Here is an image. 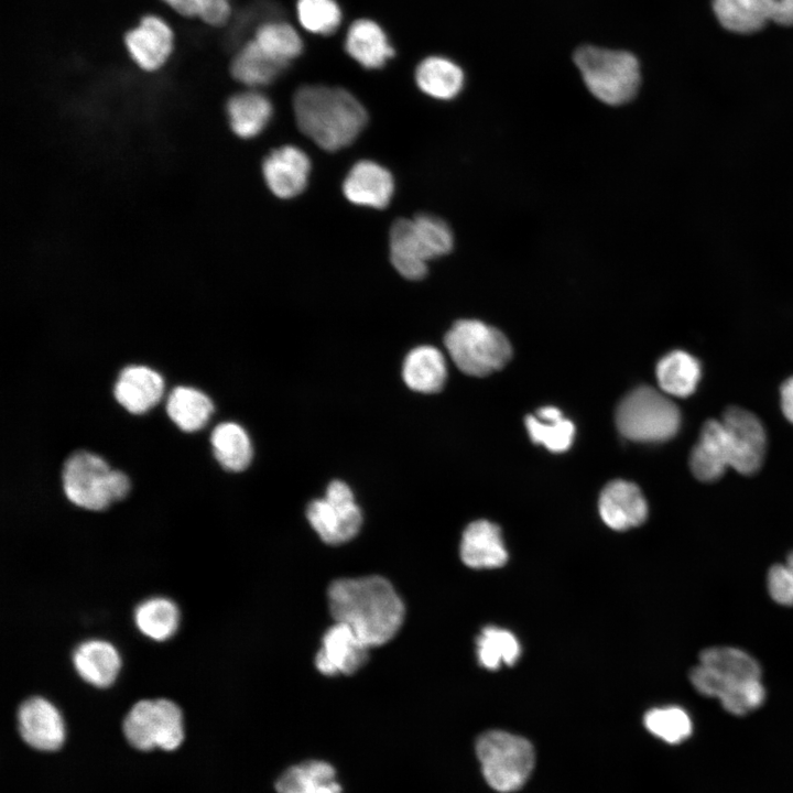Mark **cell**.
I'll return each mask as SVG.
<instances>
[{"label":"cell","instance_id":"41","mask_svg":"<svg viewBox=\"0 0 793 793\" xmlns=\"http://www.w3.org/2000/svg\"><path fill=\"white\" fill-rule=\"evenodd\" d=\"M768 589L775 602L793 605V579L785 564H775L769 569Z\"/></svg>","mask_w":793,"mask_h":793},{"label":"cell","instance_id":"36","mask_svg":"<svg viewBox=\"0 0 793 793\" xmlns=\"http://www.w3.org/2000/svg\"><path fill=\"white\" fill-rule=\"evenodd\" d=\"M520 653L519 641L506 629L488 626L477 638L478 661L488 670H497L501 664L513 665Z\"/></svg>","mask_w":793,"mask_h":793},{"label":"cell","instance_id":"35","mask_svg":"<svg viewBox=\"0 0 793 793\" xmlns=\"http://www.w3.org/2000/svg\"><path fill=\"white\" fill-rule=\"evenodd\" d=\"M253 41L270 57L286 65L301 54L303 47L297 31L281 19L260 25L254 31Z\"/></svg>","mask_w":793,"mask_h":793},{"label":"cell","instance_id":"15","mask_svg":"<svg viewBox=\"0 0 793 793\" xmlns=\"http://www.w3.org/2000/svg\"><path fill=\"white\" fill-rule=\"evenodd\" d=\"M343 192L355 205L380 209L389 205L394 192V181L385 167L362 160L348 172Z\"/></svg>","mask_w":793,"mask_h":793},{"label":"cell","instance_id":"11","mask_svg":"<svg viewBox=\"0 0 793 793\" xmlns=\"http://www.w3.org/2000/svg\"><path fill=\"white\" fill-rule=\"evenodd\" d=\"M369 649L348 626L335 622L324 634L316 667L325 675H350L367 662Z\"/></svg>","mask_w":793,"mask_h":793},{"label":"cell","instance_id":"42","mask_svg":"<svg viewBox=\"0 0 793 793\" xmlns=\"http://www.w3.org/2000/svg\"><path fill=\"white\" fill-rule=\"evenodd\" d=\"M199 18L211 25L224 24L230 14L229 0H198Z\"/></svg>","mask_w":793,"mask_h":793},{"label":"cell","instance_id":"32","mask_svg":"<svg viewBox=\"0 0 793 793\" xmlns=\"http://www.w3.org/2000/svg\"><path fill=\"white\" fill-rule=\"evenodd\" d=\"M214 411L210 399L199 390L176 387L166 402L169 417L184 432L200 430Z\"/></svg>","mask_w":793,"mask_h":793},{"label":"cell","instance_id":"2","mask_svg":"<svg viewBox=\"0 0 793 793\" xmlns=\"http://www.w3.org/2000/svg\"><path fill=\"white\" fill-rule=\"evenodd\" d=\"M293 109L300 130L326 151L352 143L368 121L362 104L339 87L302 86L294 94Z\"/></svg>","mask_w":793,"mask_h":793},{"label":"cell","instance_id":"30","mask_svg":"<svg viewBox=\"0 0 793 793\" xmlns=\"http://www.w3.org/2000/svg\"><path fill=\"white\" fill-rule=\"evenodd\" d=\"M214 456L228 471L245 470L252 459V445L242 426L233 422L218 424L211 432Z\"/></svg>","mask_w":793,"mask_h":793},{"label":"cell","instance_id":"1","mask_svg":"<svg viewBox=\"0 0 793 793\" xmlns=\"http://www.w3.org/2000/svg\"><path fill=\"white\" fill-rule=\"evenodd\" d=\"M335 622L348 626L369 648L391 640L404 618V605L380 576L341 578L328 588Z\"/></svg>","mask_w":793,"mask_h":793},{"label":"cell","instance_id":"28","mask_svg":"<svg viewBox=\"0 0 793 793\" xmlns=\"http://www.w3.org/2000/svg\"><path fill=\"white\" fill-rule=\"evenodd\" d=\"M656 380L666 395H691L700 379V365L696 358L682 350L671 351L656 365Z\"/></svg>","mask_w":793,"mask_h":793},{"label":"cell","instance_id":"37","mask_svg":"<svg viewBox=\"0 0 793 793\" xmlns=\"http://www.w3.org/2000/svg\"><path fill=\"white\" fill-rule=\"evenodd\" d=\"M415 239L427 261L447 254L454 246L449 226L430 214H419L413 219Z\"/></svg>","mask_w":793,"mask_h":793},{"label":"cell","instance_id":"31","mask_svg":"<svg viewBox=\"0 0 793 793\" xmlns=\"http://www.w3.org/2000/svg\"><path fill=\"white\" fill-rule=\"evenodd\" d=\"M524 423L531 439L553 453L565 452L573 443L575 426L555 406L539 409L536 415H528Z\"/></svg>","mask_w":793,"mask_h":793},{"label":"cell","instance_id":"24","mask_svg":"<svg viewBox=\"0 0 793 793\" xmlns=\"http://www.w3.org/2000/svg\"><path fill=\"white\" fill-rule=\"evenodd\" d=\"M226 109L231 130L242 139H250L261 133L273 113L270 99L257 90L233 95L228 100Z\"/></svg>","mask_w":793,"mask_h":793},{"label":"cell","instance_id":"26","mask_svg":"<svg viewBox=\"0 0 793 793\" xmlns=\"http://www.w3.org/2000/svg\"><path fill=\"white\" fill-rule=\"evenodd\" d=\"M415 82L427 96L449 100L463 89L465 76L453 61L443 56H428L417 65Z\"/></svg>","mask_w":793,"mask_h":793},{"label":"cell","instance_id":"39","mask_svg":"<svg viewBox=\"0 0 793 793\" xmlns=\"http://www.w3.org/2000/svg\"><path fill=\"white\" fill-rule=\"evenodd\" d=\"M301 25L313 34L329 35L340 25L341 11L335 0H297Z\"/></svg>","mask_w":793,"mask_h":793},{"label":"cell","instance_id":"27","mask_svg":"<svg viewBox=\"0 0 793 793\" xmlns=\"http://www.w3.org/2000/svg\"><path fill=\"white\" fill-rule=\"evenodd\" d=\"M390 259L405 279L416 281L427 273L425 259L413 230L412 219H398L390 229Z\"/></svg>","mask_w":793,"mask_h":793},{"label":"cell","instance_id":"8","mask_svg":"<svg viewBox=\"0 0 793 793\" xmlns=\"http://www.w3.org/2000/svg\"><path fill=\"white\" fill-rule=\"evenodd\" d=\"M123 732L139 750H174L184 739L182 711L170 699L139 700L124 718Z\"/></svg>","mask_w":793,"mask_h":793},{"label":"cell","instance_id":"6","mask_svg":"<svg viewBox=\"0 0 793 793\" xmlns=\"http://www.w3.org/2000/svg\"><path fill=\"white\" fill-rule=\"evenodd\" d=\"M677 406L665 393L651 387H639L628 393L616 411V425L627 438L637 442H663L680 427Z\"/></svg>","mask_w":793,"mask_h":793},{"label":"cell","instance_id":"14","mask_svg":"<svg viewBox=\"0 0 793 793\" xmlns=\"http://www.w3.org/2000/svg\"><path fill=\"white\" fill-rule=\"evenodd\" d=\"M599 513L612 530L624 531L642 524L648 515V504L640 488L626 480H613L601 491Z\"/></svg>","mask_w":793,"mask_h":793},{"label":"cell","instance_id":"5","mask_svg":"<svg viewBox=\"0 0 793 793\" xmlns=\"http://www.w3.org/2000/svg\"><path fill=\"white\" fill-rule=\"evenodd\" d=\"M444 344L456 367L476 377L501 369L512 355L510 343L500 330L475 319L456 322L446 333Z\"/></svg>","mask_w":793,"mask_h":793},{"label":"cell","instance_id":"21","mask_svg":"<svg viewBox=\"0 0 793 793\" xmlns=\"http://www.w3.org/2000/svg\"><path fill=\"white\" fill-rule=\"evenodd\" d=\"M718 23L736 34H752L773 22L775 0H711Z\"/></svg>","mask_w":793,"mask_h":793},{"label":"cell","instance_id":"22","mask_svg":"<svg viewBox=\"0 0 793 793\" xmlns=\"http://www.w3.org/2000/svg\"><path fill=\"white\" fill-rule=\"evenodd\" d=\"M73 665L85 682L104 688L115 682L120 671L121 659L109 642L88 640L74 651Z\"/></svg>","mask_w":793,"mask_h":793},{"label":"cell","instance_id":"17","mask_svg":"<svg viewBox=\"0 0 793 793\" xmlns=\"http://www.w3.org/2000/svg\"><path fill=\"white\" fill-rule=\"evenodd\" d=\"M693 475L702 481H714L731 467V454L721 421H707L689 457Z\"/></svg>","mask_w":793,"mask_h":793},{"label":"cell","instance_id":"9","mask_svg":"<svg viewBox=\"0 0 793 793\" xmlns=\"http://www.w3.org/2000/svg\"><path fill=\"white\" fill-rule=\"evenodd\" d=\"M306 515L321 539L333 545L351 540L362 523L351 489L340 480L332 481L325 497L308 504Z\"/></svg>","mask_w":793,"mask_h":793},{"label":"cell","instance_id":"25","mask_svg":"<svg viewBox=\"0 0 793 793\" xmlns=\"http://www.w3.org/2000/svg\"><path fill=\"white\" fill-rule=\"evenodd\" d=\"M275 790L278 793H341L335 769L318 760L290 767L276 780Z\"/></svg>","mask_w":793,"mask_h":793},{"label":"cell","instance_id":"13","mask_svg":"<svg viewBox=\"0 0 793 793\" xmlns=\"http://www.w3.org/2000/svg\"><path fill=\"white\" fill-rule=\"evenodd\" d=\"M309 170V157L293 145H284L271 151L262 164L268 187L275 196L284 199L295 197L304 191Z\"/></svg>","mask_w":793,"mask_h":793},{"label":"cell","instance_id":"10","mask_svg":"<svg viewBox=\"0 0 793 793\" xmlns=\"http://www.w3.org/2000/svg\"><path fill=\"white\" fill-rule=\"evenodd\" d=\"M720 421L729 441L731 467L743 475L756 472L767 447L765 432L759 419L747 410L730 406Z\"/></svg>","mask_w":793,"mask_h":793},{"label":"cell","instance_id":"45","mask_svg":"<svg viewBox=\"0 0 793 793\" xmlns=\"http://www.w3.org/2000/svg\"><path fill=\"white\" fill-rule=\"evenodd\" d=\"M176 12L185 17H199L200 7L198 0H163Z\"/></svg>","mask_w":793,"mask_h":793},{"label":"cell","instance_id":"4","mask_svg":"<svg viewBox=\"0 0 793 793\" xmlns=\"http://www.w3.org/2000/svg\"><path fill=\"white\" fill-rule=\"evenodd\" d=\"M63 489L75 506L100 511L123 499L130 491V480L120 470L111 469L96 454L74 452L64 463Z\"/></svg>","mask_w":793,"mask_h":793},{"label":"cell","instance_id":"7","mask_svg":"<svg viewBox=\"0 0 793 793\" xmlns=\"http://www.w3.org/2000/svg\"><path fill=\"white\" fill-rule=\"evenodd\" d=\"M476 751L486 781L502 793L520 789L534 765L532 745L522 737L501 730L481 735Z\"/></svg>","mask_w":793,"mask_h":793},{"label":"cell","instance_id":"44","mask_svg":"<svg viewBox=\"0 0 793 793\" xmlns=\"http://www.w3.org/2000/svg\"><path fill=\"white\" fill-rule=\"evenodd\" d=\"M780 395L783 414L793 423V377L782 384Z\"/></svg>","mask_w":793,"mask_h":793},{"label":"cell","instance_id":"38","mask_svg":"<svg viewBox=\"0 0 793 793\" xmlns=\"http://www.w3.org/2000/svg\"><path fill=\"white\" fill-rule=\"evenodd\" d=\"M647 729L669 743H678L692 734L688 714L676 706L654 708L644 716Z\"/></svg>","mask_w":793,"mask_h":793},{"label":"cell","instance_id":"33","mask_svg":"<svg viewBox=\"0 0 793 793\" xmlns=\"http://www.w3.org/2000/svg\"><path fill=\"white\" fill-rule=\"evenodd\" d=\"M699 663L729 682L760 680L759 663L748 653L731 647H713L699 655Z\"/></svg>","mask_w":793,"mask_h":793},{"label":"cell","instance_id":"40","mask_svg":"<svg viewBox=\"0 0 793 793\" xmlns=\"http://www.w3.org/2000/svg\"><path fill=\"white\" fill-rule=\"evenodd\" d=\"M764 698L765 691L760 680L731 682L718 697L728 713L738 716L757 709Z\"/></svg>","mask_w":793,"mask_h":793},{"label":"cell","instance_id":"29","mask_svg":"<svg viewBox=\"0 0 793 793\" xmlns=\"http://www.w3.org/2000/svg\"><path fill=\"white\" fill-rule=\"evenodd\" d=\"M289 65L265 54L251 40L237 53L231 63V74L241 84L256 88L271 84Z\"/></svg>","mask_w":793,"mask_h":793},{"label":"cell","instance_id":"23","mask_svg":"<svg viewBox=\"0 0 793 793\" xmlns=\"http://www.w3.org/2000/svg\"><path fill=\"white\" fill-rule=\"evenodd\" d=\"M402 378L413 391L438 392L447 378L446 360L443 354L433 346L415 347L403 361Z\"/></svg>","mask_w":793,"mask_h":793},{"label":"cell","instance_id":"43","mask_svg":"<svg viewBox=\"0 0 793 793\" xmlns=\"http://www.w3.org/2000/svg\"><path fill=\"white\" fill-rule=\"evenodd\" d=\"M773 22L782 26H793V0H775Z\"/></svg>","mask_w":793,"mask_h":793},{"label":"cell","instance_id":"18","mask_svg":"<svg viewBox=\"0 0 793 793\" xmlns=\"http://www.w3.org/2000/svg\"><path fill=\"white\" fill-rule=\"evenodd\" d=\"M163 390V379L156 371L144 366H129L121 370L113 394L128 412L142 414L160 401Z\"/></svg>","mask_w":793,"mask_h":793},{"label":"cell","instance_id":"19","mask_svg":"<svg viewBox=\"0 0 793 793\" xmlns=\"http://www.w3.org/2000/svg\"><path fill=\"white\" fill-rule=\"evenodd\" d=\"M460 557L471 568H497L506 564L508 553L498 525L487 520L470 523L464 531Z\"/></svg>","mask_w":793,"mask_h":793},{"label":"cell","instance_id":"34","mask_svg":"<svg viewBox=\"0 0 793 793\" xmlns=\"http://www.w3.org/2000/svg\"><path fill=\"white\" fill-rule=\"evenodd\" d=\"M176 605L164 597H153L142 601L134 610L137 628L154 641H165L172 637L178 626Z\"/></svg>","mask_w":793,"mask_h":793},{"label":"cell","instance_id":"20","mask_svg":"<svg viewBox=\"0 0 793 793\" xmlns=\"http://www.w3.org/2000/svg\"><path fill=\"white\" fill-rule=\"evenodd\" d=\"M345 50L367 69H378L394 55V50L382 28L372 20L359 19L349 26Z\"/></svg>","mask_w":793,"mask_h":793},{"label":"cell","instance_id":"46","mask_svg":"<svg viewBox=\"0 0 793 793\" xmlns=\"http://www.w3.org/2000/svg\"><path fill=\"white\" fill-rule=\"evenodd\" d=\"M792 579H793V552L787 556L786 563H785Z\"/></svg>","mask_w":793,"mask_h":793},{"label":"cell","instance_id":"12","mask_svg":"<svg viewBox=\"0 0 793 793\" xmlns=\"http://www.w3.org/2000/svg\"><path fill=\"white\" fill-rule=\"evenodd\" d=\"M20 735L31 747L53 751L65 738L62 716L47 699L39 696L23 702L18 710Z\"/></svg>","mask_w":793,"mask_h":793},{"label":"cell","instance_id":"3","mask_svg":"<svg viewBox=\"0 0 793 793\" xmlns=\"http://www.w3.org/2000/svg\"><path fill=\"white\" fill-rule=\"evenodd\" d=\"M573 58L588 90L604 104L623 105L637 95L640 64L630 52L583 45Z\"/></svg>","mask_w":793,"mask_h":793},{"label":"cell","instance_id":"16","mask_svg":"<svg viewBox=\"0 0 793 793\" xmlns=\"http://www.w3.org/2000/svg\"><path fill=\"white\" fill-rule=\"evenodd\" d=\"M126 45L139 67L155 70L172 52L173 33L162 19L148 15L126 35Z\"/></svg>","mask_w":793,"mask_h":793}]
</instances>
